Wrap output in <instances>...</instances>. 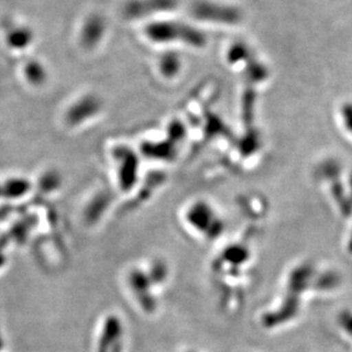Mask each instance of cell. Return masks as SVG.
<instances>
[{
	"label": "cell",
	"mask_w": 352,
	"mask_h": 352,
	"mask_svg": "<svg viewBox=\"0 0 352 352\" xmlns=\"http://www.w3.org/2000/svg\"><path fill=\"white\" fill-rule=\"evenodd\" d=\"M144 37L157 45L184 43L201 48L206 46V37L202 31L190 24L171 20H153L144 27Z\"/></svg>",
	"instance_id": "1"
},
{
	"label": "cell",
	"mask_w": 352,
	"mask_h": 352,
	"mask_svg": "<svg viewBox=\"0 0 352 352\" xmlns=\"http://www.w3.org/2000/svg\"><path fill=\"white\" fill-rule=\"evenodd\" d=\"M186 220L194 230L206 235V239H216L223 230V221L206 201L193 203L187 210Z\"/></svg>",
	"instance_id": "2"
},
{
	"label": "cell",
	"mask_w": 352,
	"mask_h": 352,
	"mask_svg": "<svg viewBox=\"0 0 352 352\" xmlns=\"http://www.w3.org/2000/svg\"><path fill=\"white\" fill-rule=\"evenodd\" d=\"M117 178L120 188L123 192L131 190L138 180L140 173V161L136 152L128 146H119L114 148L112 152Z\"/></svg>",
	"instance_id": "3"
},
{
	"label": "cell",
	"mask_w": 352,
	"mask_h": 352,
	"mask_svg": "<svg viewBox=\"0 0 352 352\" xmlns=\"http://www.w3.org/2000/svg\"><path fill=\"white\" fill-rule=\"evenodd\" d=\"M103 111V102L95 94H86L74 100L64 114L67 126L77 128L89 122Z\"/></svg>",
	"instance_id": "4"
},
{
	"label": "cell",
	"mask_w": 352,
	"mask_h": 352,
	"mask_svg": "<svg viewBox=\"0 0 352 352\" xmlns=\"http://www.w3.org/2000/svg\"><path fill=\"white\" fill-rule=\"evenodd\" d=\"M195 19L214 23L235 24L241 21L242 15L234 7L223 6L219 3L199 1L192 7Z\"/></svg>",
	"instance_id": "5"
},
{
	"label": "cell",
	"mask_w": 352,
	"mask_h": 352,
	"mask_svg": "<svg viewBox=\"0 0 352 352\" xmlns=\"http://www.w3.org/2000/svg\"><path fill=\"white\" fill-rule=\"evenodd\" d=\"M107 21L98 15H91L83 21L80 28L79 43L85 50H95L107 34Z\"/></svg>",
	"instance_id": "6"
},
{
	"label": "cell",
	"mask_w": 352,
	"mask_h": 352,
	"mask_svg": "<svg viewBox=\"0 0 352 352\" xmlns=\"http://www.w3.org/2000/svg\"><path fill=\"white\" fill-rule=\"evenodd\" d=\"M176 6L175 0H150V1H136L126 7L128 19L140 20L150 15H155L166 10H173Z\"/></svg>",
	"instance_id": "7"
},
{
	"label": "cell",
	"mask_w": 352,
	"mask_h": 352,
	"mask_svg": "<svg viewBox=\"0 0 352 352\" xmlns=\"http://www.w3.org/2000/svg\"><path fill=\"white\" fill-rule=\"evenodd\" d=\"M34 40V31L25 24H12L5 31V41L7 46L17 52L30 48Z\"/></svg>",
	"instance_id": "8"
},
{
	"label": "cell",
	"mask_w": 352,
	"mask_h": 352,
	"mask_svg": "<svg viewBox=\"0 0 352 352\" xmlns=\"http://www.w3.org/2000/svg\"><path fill=\"white\" fill-rule=\"evenodd\" d=\"M183 60L179 54L173 50H166L160 55L157 58V71L160 76L166 79L176 78L182 71Z\"/></svg>",
	"instance_id": "9"
},
{
	"label": "cell",
	"mask_w": 352,
	"mask_h": 352,
	"mask_svg": "<svg viewBox=\"0 0 352 352\" xmlns=\"http://www.w3.org/2000/svg\"><path fill=\"white\" fill-rule=\"evenodd\" d=\"M22 74L25 81L34 87L43 86L48 79V71L39 60H28L23 65Z\"/></svg>",
	"instance_id": "10"
},
{
	"label": "cell",
	"mask_w": 352,
	"mask_h": 352,
	"mask_svg": "<svg viewBox=\"0 0 352 352\" xmlns=\"http://www.w3.org/2000/svg\"><path fill=\"white\" fill-rule=\"evenodd\" d=\"M143 150L147 157L171 160L176 155V144L173 142H152L144 144Z\"/></svg>",
	"instance_id": "11"
},
{
	"label": "cell",
	"mask_w": 352,
	"mask_h": 352,
	"mask_svg": "<svg viewBox=\"0 0 352 352\" xmlns=\"http://www.w3.org/2000/svg\"><path fill=\"white\" fill-rule=\"evenodd\" d=\"M30 190V183L29 180L22 179V178H15L12 179L6 184L5 190H6L8 195L13 196V197H20L28 193V190Z\"/></svg>",
	"instance_id": "12"
},
{
	"label": "cell",
	"mask_w": 352,
	"mask_h": 352,
	"mask_svg": "<svg viewBox=\"0 0 352 352\" xmlns=\"http://www.w3.org/2000/svg\"><path fill=\"white\" fill-rule=\"evenodd\" d=\"M228 62L232 64L239 63L249 58V50L242 43H235L228 52Z\"/></svg>",
	"instance_id": "13"
},
{
	"label": "cell",
	"mask_w": 352,
	"mask_h": 352,
	"mask_svg": "<svg viewBox=\"0 0 352 352\" xmlns=\"http://www.w3.org/2000/svg\"><path fill=\"white\" fill-rule=\"evenodd\" d=\"M341 118L346 130L352 133V103L343 104L341 107Z\"/></svg>",
	"instance_id": "14"
}]
</instances>
